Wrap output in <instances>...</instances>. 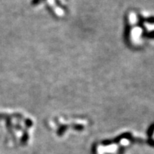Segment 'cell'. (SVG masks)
<instances>
[]
</instances>
